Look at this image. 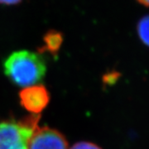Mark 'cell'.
Returning <instances> with one entry per match:
<instances>
[{"label": "cell", "mask_w": 149, "mask_h": 149, "mask_svg": "<svg viewBox=\"0 0 149 149\" xmlns=\"http://www.w3.org/2000/svg\"><path fill=\"white\" fill-rule=\"evenodd\" d=\"M70 149H102L98 145L89 143V142H80L78 143L74 144Z\"/></svg>", "instance_id": "52a82bcc"}, {"label": "cell", "mask_w": 149, "mask_h": 149, "mask_svg": "<svg viewBox=\"0 0 149 149\" xmlns=\"http://www.w3.org/2000/svg\"><path fill=\"white\" fill-rule=\"evenodd\" d=\"M137 32L142 42L149 47V15L140 19L137 26Z\"/></svg>", "instance_id": "8992f818"}, {"label": "cell", "mask_w": 149, "mask_h": 149, "mask_svg": "<svg viewBox=\"0 0 149 149\" xmlns=\"http://www.w3.org/2000/svg\"><path fill=\"white\" fill-rule=\"evenodd\" d=\"M22 106L32 114H38L47 106L50 94L42 85L25 87L19 93Z\"/></svg>", "instance_id": "277c9868"}, {"label": "cell", "mask_w": 149, "mask_h": 149, "mask_svg": "<svg viewBox=\"0 0 149 149\" xmlns=\"http://www.w3.org/2000/svg\"><path fill=\"white\" fill-rule=\"evenodd\" d=\"M27 149H68V143L57 130L38 127L32 133Z\"/></svg>", "instance_id": "3957f363"}, {"label": "cell", "mask_w": 149, "mask_h": 149, "mask_svg": "<svg viewBox=\"0 0 149 149\" xmlns=\"http://www.w3.org/2000/svg\"><path fill=\"white\" fill-rule=\"evenodd\" d=\"M22 0H0V3L2 4H7V5H12V4H17L19 3Z\"/></svg>", "instance_id": "ba28073f"}, {"label": "cell", "mask_w": 149, "mask_h": 149, "mask_svg": "<svg viewBox=\"0 0 149 149\" xmlns=\"http://www.w3.org/2000/svg\"><path fill=\"white\" fill-rule=\"evenodd\" d=\"M44 46L39 49L40 52H47L52 55H56L59 52L63 42V37L61 32L50 30L43 37Z\"/></svg>", "instance_id": "5b68a950"}, {"label": "cell", "mask_w": 149, "mask_h": 149, "mask_svg": "<svg viewBox=\"0 0 149 149\" xmlns=\"http://www.w3.org/2000/svg\"><path fill=\"white\" fill-rule=\"evenodd\" d=\"M3 70L13 83L25 88L42 81L47 65L41 55L23 50L14 52L5 59Z\"/></svg>", "instance_id": "6da1fadb"}, {"label": "cell", "mask_w": 149, "mask_h": 149, "mask_svg": "<svg viewBox=\"0 0 149 149\" xmlns=\"http://www.w3.org/2000/svg\"><path fill=\"white\" fill-rule=\"evenodd\" d=\"M141 4H143L144 6L149 7V0H138Z\"/></svg>", "instance_id": "9c48e42d"}, {"label": "cell", "mask_w": 149, "mask_h": 149, "mask_svg": "<svg viewBox=\"0 0 149 149\" xmlns=\"http://www.w3.org/2000/svg\"><path fill=\"white\" fill-rule=\"evenodd\" d=\"M39 119V114H30L18 121L0 122V149H27Z\"/></svg>", "instance_id": "7a4b0ae2"}]
</instances>
